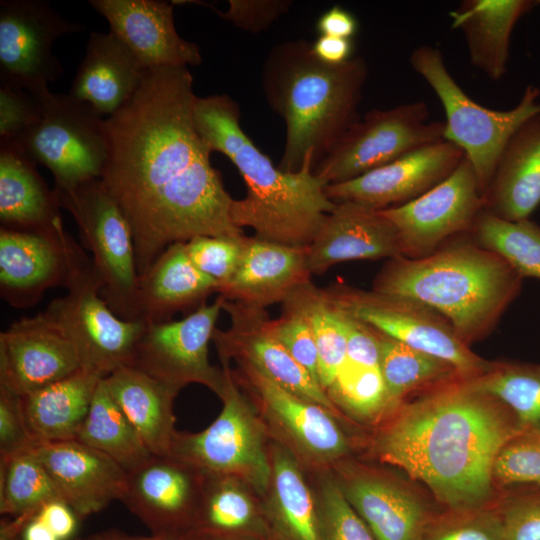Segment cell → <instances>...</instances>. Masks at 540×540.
<instances>
[{"mask_svg":"<svg viewBox=\"0 0 540 540\" xmlns=\"http://www.w3.org/2000/svg\"><path fill=\"white\" fill-rule=\"evenodd\" d=\"M367 77L364 58L328 64L305 40L286 41L269 51L262 67V89L286 126L280 170L297 172L308 158L315 166L333 148L360 118Z\"/></svg>","mask_w":540,"mask_h":540,"instance_id":"cell-4","label":"cell"},{"mask_svg":"<svg viewBox=\"0 0 540 540\" xmlns=\"http://www.w3.org/2000/svg\"><path fill=\"white\" fill-rule=\"evenodd\" d=\"M193 119L211 152L228 157L245 182V197L232 203L234 224L252 228L264 240L309 246L336 207L326 195L327 184L313 172V158L297 172L280 170L242 130L239 106L226 94L197 96Z\"/></svg>","mask_w":540,"mask_h":540,"instance_id":"cell-3","label":"cell"},{"mask_svg":"<svg viewBox=\"0 0 540 540\" xmlns=\"http://www.w3.org/2000/svg\"><path fill=\"white\" fill-rule=\"evenodd\" d=\"M271 484L273 496L265 516L275 540H323L317 503L283 449L274 452Z\"/></svg>","mask_w":540,"mask_h":540,"instance_id":"cell-35","label":"cell"},{"mask_svg":"<svg viewBox=\"0 0 540 540\" xmlns=\"http://www.w3.org/2000/svg\"><path fill=\"white\" fill-rule=\"evenodd\" d=\"M467 234L450 239L423 258L388 259L375 276L372 290L434 309L470 347L495 328L519 295L524 278Z\"/></svg>","mask_w":540,"mask_h":540,"instance_id":"cell-5","label":"cell"},{"mask_svg":"<svg viewBox=\"0 0 540 540\" xmlns=\"http://www.w3.org/2000/svg\"><path fill=\"white\" fill-rule=\"evenodd\" d=\"M144 69L188 67L202 62L196 43L176 31L173 2L162 0H89Z\"/></svg>","mask_w":540,"mask_h":540,"instance_id":"cell-21","label":"cell"},{"mask_svg":"<svg viewBox=\"0 0 540 540\" xmlns=\"http://www.w3.org/2000/svg\"><path fill=\"white\" fill-rule=\"evenodd\" d=\"M204 473L172 456L152 455L128 473L121 502L155 535L190 534L200 504Z\"/></svg>","mask_w":540,"mask_h":540,"instance_id":"cell-17","label":"cell"},{"mask_svg":"<svg viewBox=\"0 0 540 540\" xmlns=\"http://www.w3.org/2000/svg\"><path fill=\"white\" fill-rule=\"evenodd\" d=\"M269 326L276 339L320 384L318 350L306 318L294 308L283 305L282 315L270 319Z\"/></svg>","mask_w":540,"mask_h":540,"instance_id":"cell-48","label":"cell"},{"mask_svg":"<svg viewBox=\"0 0 540 540\" xmlns=\"http://www.w3.org/2000/svg\"><path fill=\"white\" fill-rule=\"evenodd\" d=\"M346 331V357L343 364L380 367V344L376 329L339 309Z\"/></svg>","mask_w":540,"mask_h":540,"instance_id":"cell-52","label":"cell"},{"mask_svg":"<svg viewBox=\"0 0 540 540\" xmlns=\"http://www.w3.org/2000/svg\"><path fill=\"white\" fill-rule=\"evenodd\" d=\"M464 152L443 139L342 183L329 184L335 203L350 202L374 210L408 203L445 180L462 162Z\"/></svg>","mask_w":540,"mask_h":540,"instance_id":"cell-19","label":"cell"},{"mask_svg":"<svg viewBox=\"0 0 540 540\" xmlns=\"http://www.w3.org/2000/svg\"><path fill=\"white\" fill-rule=\"evenodd\" d=\"M39 511H29L20 515L4 516L0 520V540H22L25 529Z\"/></svg>","mask_w":540,"mask_h":540,"instance_id":"cell-56","label":"cell"},{"mask_svg":"<svg viewBox=\"0 0 540 540\" xmlns=\"http://www.w3.org/2000/svg\"><path fill=\"white\" fill-rule=\"evenodd\" d=\"M75 440L107 455L127 473L153 454L100 380Z\"/></svg>","mask_w":540,"mask_h":540,"instance_id":"cell-36","label":"cell"},{"mask_svg":"<svg viewBox=\"0 0 540 540\" xmlns=\"http://www.w3.org/2000/svg\"><path fill=\"white\" fill-rule=\"evenodd\" d=\"M316 28L321 35L351 39L358 30V21L351 12L336 5L319 17Z\"/></svg>","mask_w":540,"mask_h":540,"instance_id":"cell-54","label":"cell"},{"mask_svg":"<svg viewBox=\"0 0 540 540\" xmlns=\"http://www.w3.org/2000/svg\"><path fill=\"white\" fill-rule=\"evenodd\" d=\"M244 238L236 240L198 236L185 242L186 250L196 268L215 280L219 288L235 273L241 258Z\"/></svg>","mask_w":540,"mask_h":540,"instance_id":"cell-47","label":"cell"},{"mask_svg":"<svg viewBox=\"0 0 540 540\" xmlns=\"http://www.w3.org/2000/svg\"><path fill=\"white\" fill-rule=\"evenodd\" d=\"M470 236L501 256L523 278L540 280V225L530 219L509 221L487 210L476 218Z\"/></svg>","mask_w":540,"mask_h":540,"instance_id":"cell-39","label":"cell"},{"mask_svg":"<svg viewBox=\"0 0 540 540\" xmlns=\"http://www.w3.org/2000/svg\"><path fill=\"white\" fill-rule=\"evenodd\" d=\"M484 207L476 172L464 157L445 180L418 198L379 211L395 227L403 256L418 259L469 233Z\"/></svg>","mask_w":540,"mask_h":540,"instance_id":"cell-14","label":"cell"},{"mask_svg":"<svg viewBox=\"0 0 540 540\" xmlns=\"http://www.w3.org/2000/svg\"><path fill=\"white\" fill-rule=\"evenodd\" d=\"M88 259L64 227L48 232L1 228V296L13 307H30L48 289L66 288Z\"/></svg>","mask_w":540,"mask_h":540,"instance_id":"cell-16","label":"cell"},{"mask_svg":"<svg viewBox=\"0 0 540 540\" xmlns=\"http://www.w3.org/2000/svg\"><path fill=\"white\" fill-rule=\"evenodd\" d=\"M42 96L0 81V140L15 141L25 132L40 114Z\"/></svg>","mask_w":540,"mask_h":540,"instance_id":"cell-49","label":"cell"},{"mask_svg":"<svg viewBox=\"0 0 540 540\" xmlns=\"http://www.w3.org/2000/svg\"><path fill=\"white\" fill-rule=\"evenodd\" d=\"M68 210L80 239L92 253L100 295L120 318L136 320L139 274L131 228L100 178L71 189H53Z\"/></svg>","mask_w":540,"mask_h":540,"instance_id":"cell-7","label":"cell"},{"mask_svg":"<svg viewBox=\"0 0 540 540\" xmlns=\"http://www.w3.org/2000/svg\"><path fill=\"white\" fill-rule=\"evenodd\" d=\"M224 299L219 294L212 304L204 303L180 320L146 324L129 366L176 393L189 383H199L219 396L226 373L210 364L208 345Z\"/></svg>","mask_w":540,"mask_h":540,"instance_id":"cell-13","label":"cell"},{"mask_svg":"<svg viewBox=\"0 0 540 540\" xmlns=\"http://www.w3.org/2000/svg\"><path fill=\"white\" fill-rule=\"evenodd\" d=\"M292 1L288 0H229V8L219 11L210 6L222 19L248 32L257 33L268 28L285 14Z\"/></svg>","mask_w":540,"mask_h":540,"instance_id":"cell-50","label":"cell"},{"mask_svg":"<svg viewBox=\"0 0 540 540\" xmlns=\"http://www.w3.org/2000/svg\"><path fill=\"white\" fill-rule=\"evenodd\" d=\"M217 288V282L192 263L186 243H173L139 275L136 320L146 324L170 321L177 312L199 308Z\"/></svg>","mask_w":540,"mask_h":540,"instance_id":"cell-27","label":"cell"},{"mask_svg":"<svg viewBox=\"0 0 540 540\" xmlns=\"http://www.w3.org/2000/svg\"><path fill=\"white\" fill-rule=\"evenodd\" d=\"M37 516L59 540L69 539L74 534L79 520L71 507L61 499L45 503Z\"/></svg>","mask_w":540,"mask_h":540,"instance_id":"cell-53","label":"cell"},{"mask_svg":"<svg viewBox=\"0 0 540 540\" xmlns=\"http://www.w3.org/2000/svg\"><path fill=\"white\" fill-rule=\"evenodd\" d=\"M186 540H270V539H209V538H203L193 535H187L185 536Z\"/></svg>","mask_w":540,"mask_h":540,"instance_id":"cell-59","label":"cell"},{"mask_svg":"<svg viewBox=\"0 0 540 540\" xmlns=\"http://www.w3.org/2000/svg\"><path fill=\"white\" fill-rule=\"evenodd\" d=\"M54 499H60V496L34 449L0 456L1 515L14 517L39 511Z\"/></svg>","mask_w":540,"mask_h":540,"instance_id":"cell-41","label":"cell"},{"mask_svg":"<svg viewBox=\"0 0 540 540\" xmlns=\"http://www.w3.org/2000/svg\"><path fill=\"white\" fill-rule=\"evenodd\" d=\"M314 55L328 64H341L351 57L353 43L351 39L320 35L312 44Z\"/></svg>","mask_w":540,"mask_h":540,"instance_id":"cell-55","label":"cell"},{"mask_svg":"<svg viewBox=\"0 0 540 540\" xmlns=\"http://www.w3.org/2000/svg\"><path fill=\"white\" fill-rule=\"evenodd\" d=\"M282 305L299 311L308 321L318 350L320 384L327 391L346 357V331L341 312L325 289L311 280L295 288Z\"/></svg>","mask_w":540,"mask_h":540,"instance_id":"cell-38","label":"cell"},{"mask_svg":"<svg viewBox=\"0 0 540 540\" xmlns=\"http://www.w3.org/2000/svg\"><path fill=\"white\" fill-rule=\"evenodd\" d=\"M196 97L188 67L147 69L133 96L105 118L100 179L129 223L139 275L173 243L245 237L196 130Z\"/></svg>","mask_w":540,"mask_h":540,"instance_id":"cell-1","label":"cell"},{"mask_svg":"<svg viewBox=\"0 0 540 540\" xmlns=\"http://www.w3.org/2000/svg\"><path fill=\"white\" fill-rule=\"evenodd\" d=\"M104 382L150 452L169 456L177 432L173 402L178 393L131 366L119 368Z\"/></svg>","mask_w":540,"mask_h":540,"instance_id":"cell-33","label":"cell"},{"mask_svg":"<svg viewBox=\"0 0 540 540\" xmlns=\"http://www.w3.org/2000/svg\"><path fill=\"white\" fill-rule=\"evenodd\" d=\"M492 477L495 488L540 487V430L523 429L496 455Z\"/></svg>","mask_w":540,"mask_h":540,"instance_id":"cell-43","label":"cell"},{"mask_svg":"<svg viewBox=\"0 0 540 540\" xmlns=\"http://www.w3.org/2000/svg\"><path fill=\"white\" fill-rule=\"evenodd\" d=\"M398 256H403L398 233L379 210L341 202L307 246V267L311 275H322L338 263Z\"/></svg>","mask_w":540,"mask_h":540,"instance_id":"cell-24","label":"cell"},{"mask_svg":"<svg viewBox=\"0 0 540 540\" xmlns=\"http://www.w3.org/2000/svg\"><path fill=\"white\" fill-rule=\"evenodd\" d=\"M339 485L375 540H421L437 512L406 481L379 471L353 469Z\"/></svg>","mask_w":540,"mask_h":540,"instance_id":"cell-23","label":"cell"},{"mask_svg":"<svg viewBox=\"0 0 540 540\" xmlns=\"http://www.w3.org/2000/svg\"><path fill=\"white\" fill-rule=\"evenodd\" d=\"M421 540H502L497 504L470 510L437 511Z\"/></svg>","mask_w":540,"mask_h":540,"instance_id":"cell-44","label":"cell"},{"mask_svg":"<svg viewBox=\"0 0 540 540\" xmlns=\"http://www.w3.org/2000/svg\"><path fill=\"white\" fill-rule=\"evenodd\" d=\"M66 289L45 312L73 343L81 369L103 379L129 366L146 323L122 319L110 309L90 259L75 271Z\"/></svg>","mask_w":540,"mask_h":540,"instance_id":"cell-12","label":"cell"},{"mask_svg":"<svg viewBox=\"0 0 540 540\" xmlns=\"http://www.w3.org/2000/svg\"><path fill=\"white\" fill-rule=\"evenodd\" d=\"M34 452L60 499L79 520L121 501L126 492L128 473L107 455L75 439L39 444Z\"/></svg>","mask_w":540,"mask_h":540,"instance_id":"cell-22","label":"cell"},{"mask_svg":"<svg viewBox=\"0 0 540 540\" xmlns=\"http://www.w3.org/2000/svg\"><path fill=\"white\" fill-rule=\"evenodd\" d=\"M326 392L333 403L362 420L381 419L392 412L380 367L343 364Z\"/></svg>","mask_w":540,"mask_h":540,"instance_id":"cell-42","label":"cell"},{"mask_svg":"<svg viewBox=\"0 0 540 540\" xmlns=\"http://www.w3.org/2000/svg\"><path fill=\"white\" fill-rule=\"evenodd\" d=\"M241 367L268 416L302 453L326 462L348 452L347 437L333 412L287 391L249 365Z\"/></svg>","mask_w":540,"mask_h":540,"instance_id":"cell-26","label":"cell"},{"mask_svg":"<svg viewBox=\"0 0 540 540\" xmlns=\"http://www.w3.org/2000/svg\"><path fill=\"white\" fill-rule=\"evenodd\" d=\"M75 540H186V537L166 535H135L122 530L111 528L94 532L84 536H78Z\"/></svg>","mask_w":540,"mask_h":540,"instance_id":"cell-57","label":"cell"},{"mask_svg":"<svg viewBox=\"0 0 540 540\" xmlns=\"http://www.w3.org/2000/svg\"><path fill=\"white\" fill-rule=\"evenodd\" d=\"M497 509L502 540H540V487L501 491Z\"/></svg>","mask_w":540,"mask_h":540,"instance_id":"cell-46","label":"cell"},{"mask_svg":"<svg viewBox=\"0 0 540 540\" xmlns=\"http://www.w3.org/2000/svg\"><path fill=\"white\" fill-rule=\"evenodd\" d=\"M189 535L209 539L275 540L266 516L235 478L204 473L200 504Z\"/></svg>","mask_w":540,"mask_h":540,"instance_id":"cell-34","label":"cell"},{"mask_svg":"<svg viewBox=\"0 0 540 540\" xmlns=\"http://www.w3.org/2000/svg\"><path fill=\"white\" fill-rule=\"evenodd\" d=\"M484 200L485 210L509 221L529 219L540 205V113L505 144Z\"/></svg>","mask_w":540,"mask_h":540,"instance_id":"cell-28","label":"cell"},{"mask_svg":"<svg viewBox=\"0 0 540 540\" xmlns=\"http://www.w3.org/2000/svg\"><path fill=\"white\" fill-rule=\"evenodd\" d=\"M523 430L499 399L462 377L402 402L377 432L372 449L382 462L424 484L448 510L497 504V453Z\"/></svg>","mask_w":540,"mask_h":540,"instance_id":"cell-2","label":"cell"},{"mask_svg":"<svg viewBox=\"0 0 540 540\" xmlns=\"http://www.w3.org/2000/svg\"><path fill=\"white\" fill-rule=\"evenodd\" d=\"M344 313L412 347L451 363L465 379L484 374L492 365L456 335L434 309L407 297L363 290L346 284L324 288Z\"/></svg>","mask_w":540,"mask_h":540,"instance_id":"cell-10","label":"cell"},{"mask_svg":"<svg viewBox=\"0 0 540 540\" xmlns=\"http://www.w3.org/2000/svg\"><path fill=\"white\" fill-rule=\"evenodd\" d=\"M81 369L77 351L45 311L0 333V387L25 396Z\"/></svg>","mask_w":540,"mask_h":540,"instance_id":"cell-20","label":"cell"},{"mask_svg":"<svg viewBox=\"0 0 540 540\" xmlns=\"http://www.w3.org/2000/svg\"><path fill=\"white\" fill-rule=\"evenodd\" d=\"M376 331L380 344V369L392 411L411 394H420L462 377L451 363Z\"/></svg>","mask_w":540,"mask_h":540,"instance_id":"cell-37","label":"cell"},{"mask_svg":"<svg viewBox=\"0 0 540 540\" xmlns=\"http://www.w3.org/2000/svg\"><path fill=\"white\" fill-rule=\"evenodd\" d=\"M535 0H465L450 13L464 35L471 63L492 80L507 70L512 31Z\"/></svg>","mask_w":540,"mask_h":540,"instance_id":"cell-31","label":"cell"},{"mask_svg":"<svg viewBox=\"0 0 540 540\" xmlns=\"http://www.w3.org/2000/svg\"><path fill=\"white\" fill-rule=\"evenodd\" d=\"M223 310L230 327L215 328L212 336L223 363L234 357L287 391L335 413L327 392L272 334L265 309L224 299Z\"/></svg>","mask_w":540,"mask_h":540,"instance_id":"cell-18","label":"cell"},{"mask_svg":"<svg viewBox=\"0 0 540 540\" xmlns=\"http://www.w3.org/2000/svg\"><path fill=\"white\" fill-rule=\"evenodd\" d=\"M146 70L116 35L92 32L68 94L108 117L133 96Z\"/></svg>","mask_w":540,"mask_h":540,"instance_id":"cell-29","label":"cell"},{"mask_svg":"<svg viewBox=\"0 0 540 540\" xmlns=\"http://www.w3.org/2000/svg\"><path fill=\"white\" fill-rule=\"evenodd\" d=\"M60 204L36 163L14 141L0 140L1 228L48 232L64 227Z\"/></svg>","mask_w":540,"mask_h":540,"instance_id":"cell-30","label":"cell"},{"mask_svg":"<svg viewBox=\"0 0 540 540\" xmlns=\"http://www.w3.org/2000/svg\"><path fill=\"white\" fill-rule=\"evenodd\" d=\"M316 503L323 540H375L339 483L327 480Z\"/></svg>","mask_w":540,"mask_h":540,"instance_id":"cell-45","label":"cell"},{"mask_svg":"<svg viewBox=\"0 0 540 540\" xmlns=\"http://www.w3.org/2000/svg\"><path fill=\"white\" fill-rule=\"evenodd\" d=\"M311 276L307 246H288L245 236L237 269L217 293L227 300L265 309L283 303L295 288L310 281Z\"/></svg>","mask_w":540,"mask_h":540,"instance_id":"cell-25","label":"cell"},{"mask_svg":"<svg viewBox=\"0 0 540 540\" xmlns=\"http://www.w3.org/2000/svg\"><path fill=\"white\" fill-rule=\"evenodd\" d=\"M14 142L51 171L55 189L101 178L108 155L104 116L69 94L50 91L41 97L38 118Z\"/></svg>","mask_w":540,"mask_h":540,"instance_id":"cell-8","label":"cell"},{"mask_svg":"<svg viewBox=\"0 0 540 540\" xmlns=\"http://www.w3.org/2000/svg\"><path fill=\"white\" fill-rule=\"evenodd\" d=\"M471 380L504 403L523 429L540 430V363L492 361L484 374Z\"/></svg>","mask_w":540,"mask_h":540,"instance_id":"cell-40","label":"cell"},{"mask_svg":"<svg viewBox=\"0 0 540 540\" xmlns=\"http://www.w3.org/2000/svg\"><path fill=\"white\" fill-rule=\"evenodd\" d=\"M410 64L442 103L446 115L444 138L464 152L485 196L505 144L523 122L540 113V89L528 85L515 107L494 110L464 92L446 68L438 48L417 47L410 55Z\"/></svg>","mask_w":540,"mask_h":540,"instance_id":"cell-6","label":"cell"},{"mask_svg":"<svg viewBox=\"0 0 540 540\" xmlns=\"http://www.w3.org/2000/svg\"><path fill=\"white\" fill-rule=\"evenodd\" d=\"M429 115L423 101L370 110L314 166V174L327 185L342 183L445 139V122Z\"/></svg>","mask_w":540,"mask_h":540,"instance_id":"cell-11","label":"cell"},{"mask_svg":"<svg viewBox=\"0 0 540 540\" xmlns=\"http://www.w3.org/2000/svg\"><path fill=\"white\" fill-rule=\"evenodd\" d=\"M101 379L80 369L20 397L26 426L36 446L76 438Z\"/></svg>","mask_w":540,"mask_h":540,"instance_id":"cell-32","label":"cell"},{"mask_svg":"<svg viewBox=\"0 0 540 540\" xmlns=\"http://www.w3.org/2000/svg\"><path fill=\"white\" fill-rule=\"evenodd\" d=\"M226 382L219 397L223 408L203 431L176 432L169 456L203 473L242 479L263 493L271 483L272 463L264 448L263 428L227 365Z\"/></svg>","mask_w":540,"mask_h":540,"instance_id":"cell-9","label":"cell"},{"mask_svg":"<svg viewBox=\"0 0 540 540\" xmlns=\"http://www.w3.org/2000/svg\"><path fill=\"white\" fill-rule=\"evenodd\" d=\"M35 447L26 426L20 396L0 387V456H12Z\"/></svg>","mask_w":540,"mask_h":540,"instance_id":"cell-51","label":"cell"},{"mask_svg":"<svg viewBox=\"0 0 540 540\" xmlns=\"http://www.w3.org/2000/svg\"><path fill=\"white\" fill-rule=\"evenodd\" d=\"M85 30L67 20L45 0L0 1V81L38 96L63 72L52 52L54 42Z\"/></svg>","mask_w":540,"mask_h":540,"instance_id":"cell-15","label":"cell"},{"mask_svg":"<svg viewBox=\"0 0 540 540\" xmlns=\"http://www.w3.org/2000/svg\"><path fill=\"white\" fill-rule=\"evenodd\" d=\"M23 540H59L36 515L27 525Z\"/></svg>","mask_w":540,"mask_h":540,"instance_id":"cell-58","label":"cell"}]
</instances>
